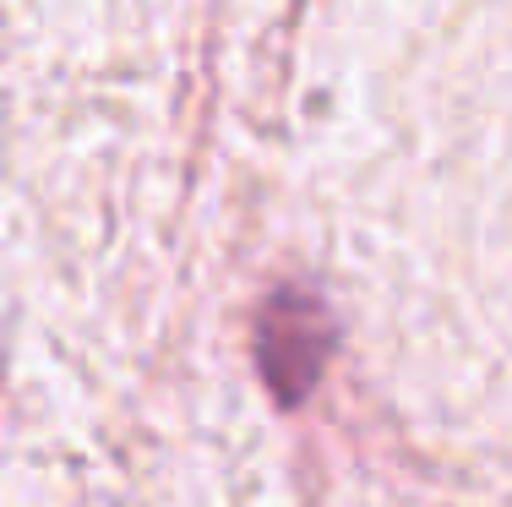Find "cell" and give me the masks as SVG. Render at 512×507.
Wrapping results in <instances>:
<instances>
[{
  "mask_svg": "<svg viewBox=\"0 0 512 507\" xmlns=\"http://www.w3.org/2000/svg\"><path fill=\"white\" fill-rule=\"evenodd\" d=\"M327 344H333V328H327V317L306 295H284V300L267 306V317H262V366H267V377H273V388L284 398H300L311 388Z\"/></svg>",
  "mask_w": 512,
  "mask_h": 507,
  "instance_id": "6da1fadb",
  "label": "cell"
}]
</instances>
